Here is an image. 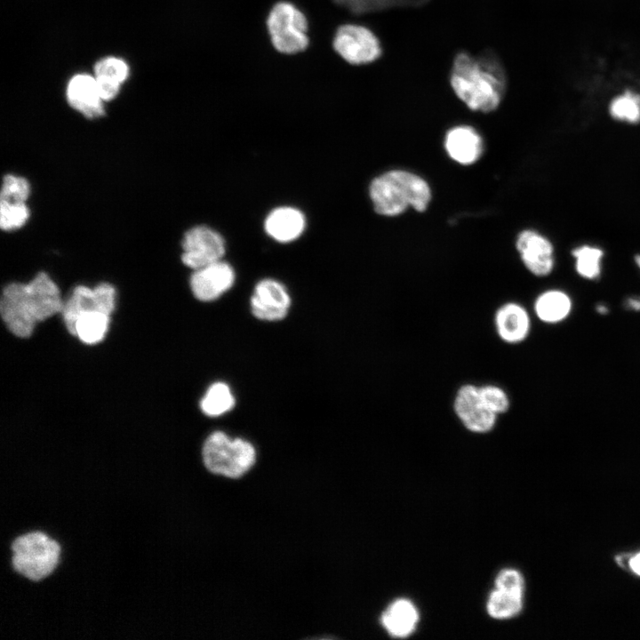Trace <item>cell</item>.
Here are the masks:
<instances>
[{
	"label": "cell",
	"mask_w": 640,
	"mask_h": 640,
	"mask_svg": "<svg viewBox=\"0 0 640 640\" xmlns=\"http://www.w3.org/2000/svg\"><path fill=\"white\" fill-rule=\"evenodd\" d=\"M449 82L456 97L474 112L491 113L500 105L507 89L505 68L498 56L460 52L453 58Z\"/></svg>",
	"instance_id": "1"
},
{
	"label": "cell",
	"mask_w": 640,
	"mask_h": 640,
	"mask_svg": "<svg viewBox=\"0 0 640 640\" xmlns=\"http://www.w3.org/2000/svg\"><path fill=\"white\" fill-rule=\"evenodd\" d=\"M63 304L55 282L45 272H39L28 283H12L4 287L0 313L12 334L28 338L38 322L60 313Z\"/></svg>",
	"instance_id": "2"
},
{
	"label": "cell",
	"mask_w": 640,
	"mask_h": 640,
	"mask_svg": "<svg viewBox=\"0 0 640 640\" xmlns=\"http://www.w3.org/2000/svg\"><path fill=\"white\" fill-rule=\"evenodd\" d=\"M369 195L373 211L388 218L397 217L409 208L424 212L432 200L428 182L404 169H392L375 177L370 183Z\"/></svg>",
	"instance_id": "3"
},
{
	"label": "cell",
	"mask_w": 640,
	"mask_h": 640,
	"mask_svg": "<svg viewBox=\"0 0 640 640\" xmlns=\"http://www.w3.org/2000/svg\"><path fill=\"white\" fill-rule=\"evenodd\" d=\"M10 567L18 576L33 582L49 577L59 565L60 543L42 530L17 534L9 545Z\"/></svg>",
	"instance_id": "4"
},
{
	"label": "cell",
	"mask_w": 640,
	"mask_h": 640,
	"mask_svg": "<svg viewBox=\"0 0 640 640\" xmlns=\"http://www.w3.org/2000/svg\"><path fill=\"white\" fill-rule=\"evenodd\" d=\"M266 28L272 47L280 54H300L310 45L308 18L289 0H279L272 5Z\"/></svg>",
	"instance_id": "5"
},
{
	"label": "cell",
	"mask_w": 640,
	"mask_h": 640,
	"mask_svg": "<svg viewBox=\"0 0 640 640\" xmlns=\"http://www.w3.org/2000/svg\"><path fill=\"white\" fill-rule=\"evenodd\" d=\"M202 461L212 474L236 479L254 465L256 451L251 442L241 437L231 438L225 432L217 430L203 444Z\"/></svg>",
	"instance_id": "6"
},
{
	"label": "cell",
	"mask_w": 640,
	"mask_h": 640,
	"mask_svg": "<svg viewBox=\"0 0 640 640\" xmlns=\"http://www.w3.org/2000/svg\"><path fill=\"white\" fill-rule=\"evenodd\" d=\"M332 46L342 60L355 67L375 62L382 54L377 35L356 21L344 22L336 28Z\"/></svg>",
	"instance_id": "7"
},
{
	"label": "cell",
	"mask_w": 640,
	"mask_h": 640,
	"mask_svg": "<svg viewBox=\"0 0 640 640\" xmlns=\"http://www.w3.org/2000/svg\"><path fill=\"white\" fill-rule=\"evenodd\" d=\"M181 260L193 270L221 260L225 254V241L214 229L207 226H196L183 236Z\"/></svg>",
	"instance_id": "8"
},
{
	"label": "cell",
	"mask_w": 640,
	"mask_h": 640,
	"mask_svg": "<svg viewBox=\"0 0 640 640\" xmlns=\"http://www.w3.org/2000/svg\"><path fill=\"white\" fill-rule=\"evenodd\" d=\"M115 300L116 291L110 284L101 283L93 288L76 286L60 312L69 333L74 335L76 322L84 312L100 311L110 315L115 308Z\"/></svg>",
	"instance_id": "9"
},
{
	"label": "cell",
	"mask_w": 640,
	"mask_h": 640,
	"mask_svg": "<svg viewBox=\"0 0 640 640\" xmlns=\"http://www.w3.org/2000/svg\"><path fill=\"white\" fill-rule=\"evenodd\" d=\"M453 409L463 426L473 433H487L496 424L498 415L485 405L479 387L473 384L463 385L458 389Z\"/></svg>",
	"instance_id": "10"
},
{
	"label": "cell",
	"mask_w": 640,
	"mask_h": 640,
	"mask_svg": "<svg viewBox=\"0 0 640 640\" xmlns=\"http://www.w3.org/2000/svg\"><path fill=\"white\" fill-rule=\"evenodd\" d=\"M516 249L525 268L533 276H548L555 267V250L552 243L533 229H524L516 236Z\"/></svg>",
	"instance_id": "11"
},
{
	"label": "cell",
	"mask_w": 640,
	"mask_h": 640,
	"mask_svg": "<svg viewBox=\"0 0 640 640\" xmlns=\"http://www.w3.org/2000/svg\"><path fill=\"white\" fill-rule=\"evenodd\" d=\"M253 316L264 321L284 319L291 307V297L278 281L265 278L255 285L250 300Z\"/></svg>",
	"instance_id": "12"
},
{
	"label": "cell",
	"mask_w": 640,
	"mask_h": 640,
	"mask_svg": "<svg viewBox=\"0 0 640 640\" xmlns=\"http://www.w3.org/2000/svg\"><path fill=\"white\" fill-rule=\"evenodd\" d=\"M235 271L223 260L195 269L189 284L193 295L201 301H212L228 292L234 284Z\"/></svg>",
	"instance_id": "13"
},
{
	"label": "cell",
	"mask_w": 640,
	"mask_h": 640,
	"mask_svg": "<svg viewBox=\"0 0 640 640\" xmlns=\"http://www.w3.org/2000/svg\"><path fill=\"white\" fill-rule=\"evenodd\" d=\"M444 148L453 162L461 165H471L483 156L484 140L473 126L459 124L446 132Z\"/></svg>",
	"instance_id": "14"
},
{
	"label": "cell",
	"mask_w": 640,
	"mask_h": 640,
	"mask_svg": "<svg viewBox=\"0 0 640 640\" xmlns=\"http://www.w3.org/2000/svg\"><path fill=\"white\" fill-rule=\"evenodd\" d=\"M69 105L88 119H95L105 114L96 79L88 75H76L67 88Z\"/></svg>",
	"instance_id": "15"
},
{
	"label": "cell",
	"mask_w": 640,
	"mask_h": 640,
	"mask_svg": "<svg viewBox=\"0 0 640 640\" xmlns=\"http://www.w3.org/2000/svg\"><path fill=\"white\" fill-rule=\"evenodd\" d=\"M494 323L499 337L510 344L524 341L531 329L528 312L515 302L502 305L495 313Z\"/></svg>",
	"instance_id": "16"
},
{
	"label": "cell",
	"mask_w": 640,
	"mask_h": 640,
	"mask_svg": "<svg viewBox=\"0 0 640 640\" xmlns=\"http://www.w3.org/2000/svg\"><path fill=\"white\" fill-rule=\"evenodd\" d=\"M306 219L298 209L282 206L274 209L267 216L264 223L265 231L276 241L292 242L304 231Z\"/></svg>",
	"instance_id": "17"
},
{
	"label": "cell",
	"mask_w": 640,
	"mask_h": 640,
	"mask_svg": "<svg viewBox=\"0 0 640 640\" xmlns=\"http://www.w3.org/2000/svg\"><path fill=\"white\" fill-rule=\"evenodd\" d=\"M380 621L390 636L406 637L415 630L419 622V612L410 600L400 598L386 608Z\"/></svg>",
	"instance_id": "18"
},
{
	"label": "cell",
	"mask_w": 640,
	"mask_h": 640,
	"mask_svg": "<svg viewBox=\"0 0 640 640\" xmlns=\"http://www.w3.org/2000/svg\"><path fill=\"white\" fill-rule=\"evenodd\" d=\"M572 308L570 296L560 290H548L540 293L534 302L538 318L546 324H557L566 319Z\"/></svg>",
	"instance_id": "19"
},
{
	"label": "cell",
	"mask_w": 640,
	"mask_h": 640,
	"mask_svg": "<svg viewBox=\"0 0 640 640\" xmlns=\"http://www.w3.org/2000/svg\"><path fill=\"white\" fill-rule=\"evenodd\" d=\"M109 316L100 311H87L77 318L74 335L86 344H95L100 341L107 333Z\"/></svg>",
	"instance_id": "20"
},
{
	"label": "cell",
	"mask_w": 640,
	"mask_h": 640,
	"mask_svg": "<svg viewBox=\"0 0 640 640\" xmlns=\"http://www.w3.org/2000/svg\"><path fill=\"white\" fill-rule=\"evenodd\" d=\"M236 399L229 386L224 382L212 383L200 401L202 412L209 417L220 416L235 406Z\"/></svg>",
	"instance_id": "21"
},
{
	"label": "cell",
	"mask_w": 640,
	"mask_h": 640,
	"mask_svg": "<svg viewBox=\"0 0 640 640\" xmlns=\"http://www.w3.org/2000/svg\"><path fill=\"white\" fill-rule=\"evenodd\" d=\"M524 594L495 588L486 603L488 614L497 620H507L516 616L523 608Z\"/></svg>",
	"instance_id": "22"
},
{
	"label": "cell",
	"mask_w": 640,
	"mask_h": 640,
	"mask_svg": "<svg viewBox=\"0 0 640 640\" xmlns=\"http://www.w3.org/2000/svg\"><path fill=\"white\" fill-rule=\"evenodd\" d=\"M575 259L576 272L588 280H596L602 272V260L604 252L593 245L583 244L572 252Z\"/></svg>",
	"instance_id": "23"
},
{
	"label": "cell",
	"mask_w": 640,
	"mask_h": 640,
	"mask_svg": "<svg viewBox=\"0 0 640 640\" xmlns=\"http://www.w3.org/2000/svg\"><path fill=\"white\" fill-rule=\"evenodd\" d=\"M610 114L617 120L636 124L640 121V95L627 91L610 105Z\"/></svg>",
	"instance_id": "24"
},
{
	"label": "cell",
	"mask_w": 640,
	"mask_h": 640,
	"mask_svg": "<svg viewBox=\"0 0 640 640\" xmlns=\"http://www.w3.org/2000/svg\"><path fill=\"white\" fill-rule=\"evenodd\" d=\"M26 203L0 200V227L9 232L23 227L29 218Z\"/></svg>",
	"instance_id": "25"
},
{
	"label": "cell",
	"mask_w": 640,
	"mask_h": 640,
	"mask_svg": "<svg viewBox=\"0 0 640 640\" xmlns=\"http://www.w3.org/2000/svg\"><path fill=\"white\" fill-rule=\"evenodd\" d=\"M30 195V185L24 177L8 173L4 176L0 199L9 202L26 203Z\"/></svg>",
	"instance_id": "26"
},
{
	"label": "cell",
	"mask_w": 640,
	"mask_h": 640,
	"mask_svg": "<svg viewBox=\"0 0 640 640\" xmlns=\"http://www.w3.org/2000/svg\"><path fill=\"white\" fill-rule=\"evenodd\" d=\"M480 396L485 405L497 415L507 412L509 399L506 392L494 385L479 387Z\"/></svg>",
	"instance_id": "27"
},
{
	"label": "cell",
	"mask_w": 640,
	"mask_h": 640,
	"mask_svg": "<svg viewBox=\"0 0 640 640\" xmlns=\"http://www.w3.org/2000/svg\"><path fill=\"white\" fill-rule=\"evenodd\" d=\"M95 76H107L121 84L127 78L129 68L124 61L116 58H106L94 67Z\"/></svg>",
	"instance_id": "28"
},
{
	"label": "cell",
	"mask_w": 640,
	"mask_h": 640,
	"mask_svg": "<svg viewBox=\"0 0 640 640\" xmlns=\"http://www.w3.org/2000/svg\"><path fill=\"white\" fill-rule=\"evenodd\" d=\"M495 588L524 594V580L518 571L515 569H504L496 576Z\"/></svg>",
	"instance_id": "29"
},
{
	"label": "cell",
	"mask_w": 640,
	"mask_h": 640,
	"mask_svg": "<svg viewBox=\"0 0 640 640\" xmlns=\"http://www.w3.org/2000/svg\"><path fill=\"white\" fill-rule=\"evenodd\" d=\"M100 97L103 100H113L120 90L121 83L107 76H95Z\"/></svg>",
	"instance_id": "30"
},
{
	"label": "cell",
	"mask_w": 640,
	"mask_h": 640,
	"mask_svg": "<svg viewBox=\"0 0 640 640\" xmlns=\"http://www.w3.org/2000/svg\"><path fill=\"white\" fill-rule=\"evenodd\" d=\"M628 566L636 575L640 576V552L628 559Z\"/></svg>",
	"instance_id": "31"
},
{
	"label": "cell",
	"mask_w": 640,
	"mask_h": 640,
	"mask_svg": "<svg viewBox=\"0 0 640 640\" xmlns=\"http://www.w3.org/2000/svg\"><path fill=\"white\" fill-rule=\"evenodd\" d=\"M624 306L628 310L636 312L640 311V296L627 299L625 300Z\"/></svg>",
	"instance_id": "32"
},
{
	"label": "cell",
	"mask_w": 640,
	"mask_h": 640,
	"mask_svg": "<svg viewBox=\"0 0 640 640\" xmlns=\"http://www.w3.org/2000/svg\"><path fill=\"white\" fill-rule=\"evenodd\" d=\"M596 308V312H597L598 314L604 315V314H607V313L609 312L608 308H607L605 305H604V304H598Z\"/></svg>",
	"instance_id": "33"
},
{
	"label": "cell",
	"mask_w": 640,
	"mask_h": 640,
	"mask_svg": "<svg viewBox=\"0 0 640 640\" xmlns=\"http://www.w3.org/2000/svg\"><path fill=\"white\" fill-rule=\"evenodd\" d=\"M635 262H636V266H637V267L639 268V269H640V254H637V255L635 256Z\"/></svg>",
	"instance_id": "34"
}]
</instances>
